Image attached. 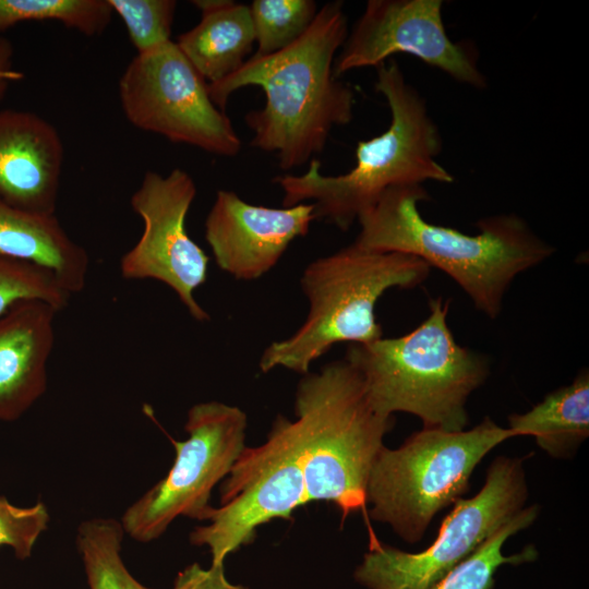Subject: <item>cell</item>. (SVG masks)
Returning <instances> with one entry per match:
<instances>
[{
	"label": "cell",
	"instance_id": "cell-1",
	"mask_svg": "<svg viewBox=\"0 0 589 589\" xmlns=\"http://www.w3.org/2000/svg\"><path fill=\"white\" fill-rule=\"evenodd\" d=\"M348 33L342 1L326 2L296 43L268 56L252 55L235 73L208 84L212 100L224 111L238 89H263V108L244 117L254 134L250 145L274 154L285 171L312 160L333 129L353 118L354 91L334 73Z\"/></svg>",
	"mask_w": 589,
	"mask_h": 589
},
{
	"label": "cell",
	"instance_id": "cell-2",
	"mask_svg": "<svg viewBox=\"0 0 589 589\" xmlns=\"http://www.w3.org/2000/svg\"><path fill=\"white\" fill-rule=\"evenodd\" d=\"M429 199L423 185L388 189L359 216L353 243L369 251L412 255L440 268L480 312L497 317L515 277L549 259L554 248L516 214L480 219L477 235L432 224L419 209Z\"/></svg>",
	"mask_w": 589,
	"mask_h": 589
},
{
	"label": "cell",
	"instance_id": "cell-3",
	"mask_svg": "<svg viewBox=\"0 0 589 589\" xmlns=\"http://www.w3.org/2000/svg\"><path fill=\"white\" fill-rule=\"evenodd\" d=\"M375 69L374 88L385 97L390 112L387 129L357 143L356 164L346 173L325 176L320 171L321 163L313 158L303 175L275 177L284 207L312 201L316 219L346 231L390 188L454 182L437 160L443 140L425 99L406 80L395 59Z\"/></svg>",
	"mask_w": 589,
	"mask_h": 589
},
{
	"label": "cell",
	"instance_id": "cell-4",
	"mask_svg": "<svg viewBox=\"0 0 589 589\" xmlns=\"http://www.w3.org/2000/svg\"><path fill=\"white\" fill-rule=\"evenodd\" d=\"M448 301H430L428 317L410 333L349 345L345 359L361 376L373 407L385 416L408 412L423 428L461 431L466 404L490 373L488 358L456 342Z\"/></svg>",
	"mask_w": 589,
	"mask_h": 589
},
{
	"label": "cell",
	"instance_id": "cell-5",
	"mask_svg": "<svg viewBox=\"0 0 589 589\" xmlns=\"http://www.w3.org/2000/svg\"><path fill=\"white\" fill-rule=\"evenodd\" d=\"M294 413L308 503L332 502L344 518L363 510L371 469L394 417L373 407L346 360L303 375Z\"/></svg>",
	"mask_w": 589,
	"mask_h": 589
},
{
	"label": "cell",
	"instance_id": "cell-6",
	"mask_svg": "<svg viewBox=\"0 0 589 589\" xmlns=\"http://www.w3.org/2000/svg\"><path fill=\"white\" fill-rule=\"evenodd\" d=\"M422 260L376 252L354 243L312 261L300 284L309 301L304 323L263 351V373L281 366L300 374L337 342L366 345L383 337L375 316L378 299L390 288H413L430 274Z\"/></svg>",
	"mask_w": 589,
	"mask_h": 589
},
{
	"label": "cell",
	"instance_id": "cell-7",
	"mask_svg": "<svg viewBox=\"0 0 589 589\" xmlns=\"http://www.w3.org/2000/svg\"><path fill=\"white\" fill-rule=\"evenodd\" d=\"M514 437L485 417L465 431L423 428L395 449L378 452L366 488L370 516L389 525L406 542L420 541L435 514L468 491L476 466Z\"/></svg>",
	"mask_w": 589,
	"mask_h": 589
},
{
	"label": "cell",
	"instance_id": "cell-8",
	"mask_svg": "<svg viewBox=\"0 0 589 589\" xmlns=\"http://www.w3.org/2000/svg\"><path fill=\"white\" fill-rule=\"evenodd\" d=\"M306 503L297 426L278 416L262 445L241 452L220 485V506L208 509L209 522L194 528L190 542L209 549L208 570L224 577L227 555L250 543L257 527L289 519Z\"/></svg>",
	"mask_w": 589,
	"mask_h": 589
},
{
	"label": "cell",
	"instance_id": "cell-9",
	"mask_svg": "<svg viewBox=\"0 0 589 589\" xmlns=\"http://www.w3.org/2000/svg\"><path fill=\"white\" fill-rule=\"evenodd\" d=\"M527 496L522 460L497 457L481 491L454 503L429 548L408 553L377 541L370 544L354 578L369 589H430L515 518Z\"/></svg>",
	"mask_w": 589,
	"mask_h": 589
},
{
	"label": "cell",
	"instance_id": "cell-10",
	"mask_svg": "<svg viewBox=\"0 0 589 589\" xmlns=\"http://www.w3.org/2000/svg\"><path fill=\"white\" fill-rule=\"evenodd\" d=\"M247 414L236 406L206 401L188 411L185 441L171 440L176 458L159 480L123 514L125 533L151 542L179 516L205 520L213 488L224 480L244 449Z\"/></svg>",
	"mask_w": 589,
	"mask_h": 589
},
{
	"label": "cell",
	"instance_id": "cell-11",
	"mask_svg": "<svg viewBox=\"0 0 589 589\" xmlns=\"http://www.w3.org/2000/svg\"><path fill=\"white\" fill-rule=\"evenodd\" d=\"M118 91L125 118L140 130L224 157L241 149L229 117L211 98L208 83L173 40L136 55Z\"/></svg>",
	"mask_w": 589,
	"mask_h": 589
},
{
	"label": "cell",
	"instance_id": "cell-12",
	"mask_svg": "<svg viewBox=\"0 0 589 589\" xmlns=\"http://www.w3.org/2000/svg\"><path fill=\"white\" fill-rule=\"evenodd\" d=\"M196 192L193 178L183 169L176 168L166 176L145 172L131 196V207L142 219L143 230L121 257L120 273L125 279L165 284L195 321L206 322L209 315L194 292L207 279L209 257L185 229Z\"/></svg>",
	"mask_w": 589,
	"mask_h": 589
},
{
	"label": "cell",
	"instance_id": "cell-13",
	"mask_svg": "<svg viewBox=\"0 0 589 589\" xmlns=\"http://www.w3.org/2000/svg\"><path fill=\"white\" fill-rule=\"evenodd\" d=\"M443 5V0H369L335 59V75L408 53L460 84L485 88L477 47L448 36Z\"/></svg>",
	"mask_w": 589,
	"mask_h": 589
},
{
	"label": "cell",
	"instance_id": "cell-14",
	"mask_svg": "<svg viewBox=\"0 0 589 589\" xmlns=\"http://www.w3.org/2000/svg\"><path fill=\"white\" fill-rule=\"evenodd\" d=\"M315 219L312 203L275 208L218 190L205 219V239L221 271L239 280H254L269 272Z\"/></svg>",
	"mask_w": 589,
	"mask_h": 589
},
{
	"label": "cell",
	"instance_id": "cell-15",
	"mask_svg": "<svg viewBox=\"0 0 589 589\" xmlns=\"http://www.w3.org/2000/svg\"><path fill=\"white\" fill-rule=\"evenodd\" d=\"M63 160L53 124L32 111L0 110V196L5 202L56 214Z\"/></svg>",
	"mask_w": 589,
	"mask_h": 589
},
{
	"label": "cell",
	"instance_id": "cell-16",
	"mask_svg": "<svg viewBox=\"0 0 589 589\" xmlns=\"http://www.w3.org/2000/svg\"><path fill=\"white\" fill-rule=\"evenodd\" d=\"M58 312L34 299L0 315V421L21 418L46 392Z\"/></svg>",
	"mask_w": 589,
	"mask_h": 589
},
{
	"label": "cell",
	"instance_id": "cell-17",
	"mask_svg": "<svg viewBox=\"0 0 589 589\" xmlns=\"http://www.w3.org/2000/svg\"><path fill=\"white\" fill-rule=\"evenodd\" d=\"M0 256L51 271L71 293L87 280L89 256L61 226L56 214L13 206L0 196Z\"/></svg>",
	"mask_w": 589,
	"mask_h": 589
},
{
	"label": "cell",
	"instance_id": "cell-18",
	"mask_svg": "<svg viewBox=\"0 0 589 589\" xmlns=\"http://www.w3.org/2000/svg\"><path fill=\"white\" fill-rule=\"evenodd\" d=\"M201 21L176 44L208 84L223 81L249 59L255 32L247 4L231 0H193Z\"/></svg>",
	"mask_w": 589,
	"mask_h": 589
},
{
	"label": "cell",
	"instance_id": "cell-19",
	"mask_svg": "<svg viewBox=\"0 0 589 589\" xmlns=\"http://www.w3.org/2000/svg\"><path fill=\"white\" fill-rule=\"evenodd\" d=\"M514 436L531 435L554 457H567L589 435V373L584 370L567 385L549 393L529 411L508 417Z\"/></svg>",
	"mask_w": 589,
	"mask_h": 589
},
{
	"label": "cell",
	"instance_id": "cell-20",
	"mask_svg": "<svg viewBox=\"0 0 589 589\" xmlns=\"http://www.w3.org/2000/svg\"><path fill=\"white\" fill-rule=\"evenodd\" d=\"M124 530L112 518H93L80 524L76 548L89 589H149L139 582L121 557Z\"/></svg>",
	"mask_w": 589,
	"mask_h": 589
},
{
	"label": "cell",
	"instance_id": "cell-21",
	"mask_svg": "<svg viewBox=\"0 0 589 589\" xmlns=\"http://www.w3.org/2000/svg\"><path fill=\"white\" fill-rule=\"evenodd\" d=\"M537 516L538 506L524 508L430 589H493L494 573L502 564L518 565L538 556L532 545L518 554L506 556L502 553L505 541L533 524Z\"/></svg>",
	"mask_w": 589,
	"mask_h": 589
},
{
	"label": "cell",
	"instance_id": "cell-22",
	"mask_svg": "<svg viewBox=\"0 0 589 589\" xmlns=\"http://www.w3.org/2000/svg\"><path fill=\"white\" fill-rule=\"evenodd\" d=\"M107 0H0V32L24 22H59L85 36L100 35L110 24Z\"/></svg>",
	"mask_w": 589,
	"mask_h": 589
},
{
	"label": "cell",
	"instance_id": "cell-23",
	"mask_svg": "<svg viewBox=\"0 0 589 589\" xmlns=\"http://www.w3.org/2000/svg\"><path fill=\"white\" fill-rule=\"evenodd\" d=\"M249 8L255 32L254 56L276 53L296 43L318 11L313 0H253Z\"/></svg>",
	"mask_w": 589,
	"mask_h": 589
},
{
	"label": "cell",
	"instance_id": "cell-24",
	"mask_svg": "<svg viewBox=\"0 0 589 589\" xmlns=\"http://www.w3.org/2000/svg\"><path fill=\"white\" fill-rule=\"evenodd\" d=\"M71 296L51 271L0 256V315L19 301L34 299L61 311Z\"/></svg>",
	"mask_w": 589,
	"mask_h": 589
},
{
	"label": "cell",
	"instance_id": "cell-25",
	"mask_svg": "<svg viewBox=\"0 0 589 589\" xmlns=\"http://www.w3.org/2000/svg\"><path fill=\"white\" fill-rule=\"evenodd\" d=\"M122 20L136 55L171 39L177 9L175 0H107Z\"/></svg>",
	"mask_w": 589,
	"mask_h": 589
},
{
	"label": "cell",
	"instance_id": "cell-26",
	"mask_svg": "<svg viewBox=\"0 0 589 589\" xmlns=\"http://www.w3.org/2000/svg\"><path fill=\"white\" fill-rule=\"evenodd\" d=\"M49 520L48 509L43 502L21 507L0 496V546H11L19 560L28 558Z\"/></svg>",
	"mask_w": 589,
	"mask_h": 589
},
{
	"label": "cell",
	"instance_id": "cell-27",
	"mask_svg": "<svg viewBox=\"0 0 589 589\" xmlns=\"http://www.w3.org/2000/svg\"><path fill=\"white\" fill-rule=\"evenodd\" d=\"M22 73L12 65V48L10 44L0 38V101L7 94L10 85L20 80Z\"/></svg>",
	"mask_w": 589,
	"mask_h": 589
}]
</instances>
